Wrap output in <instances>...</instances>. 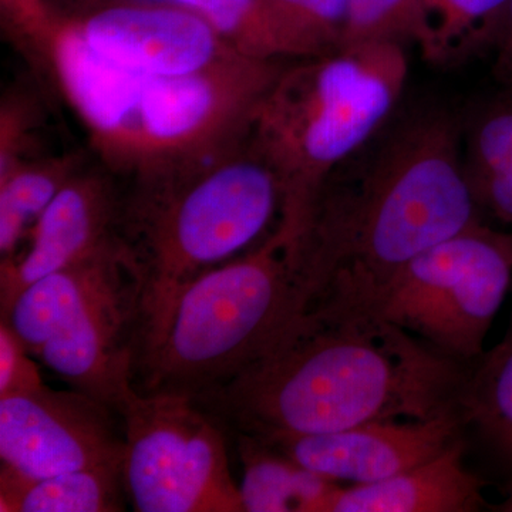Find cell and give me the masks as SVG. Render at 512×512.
<instances>
[{"label":"cell","mask_w":512,"mask_h":512,"mask_svg":"<svg viewBox=\"0 0 512 512\" xmlns=\"http://www.w3.org/2000/svg\"><path fill=\"white\" fill-rule=\"evenodd\" d=\"M369 143L330 175L299 238L308 311L370 312L407 262L483 221L451 114H417Z\"/></svg>","instance_id":"7a4b0ae2"},{"label":"cell","mask_w":512,"mask_h":512,"mask_svg":"<svg viewBox=\"0 0 512 512\" xmlns=\"http://www.w3.org/2000/svg\"><path fill=\"white\" fill-rule=\"evenodd\" d=\"M460 414L430 420H377L332 433L266 441L313 473L342 485L386 480L464 439ZM261 440V439H259Z\"/></svg>","instance_id":"4fadbf2b"},{"label":"cell","mask_w":512,"mask_h":512,"mask_svg":"<svg viewBox=\"0 0 512 512\" xmlns=\"http://www.w3.org/2000/svg\"><path fill=\"white\" fill-rule=\"evenodd\" d=\"M463 165L481 214L512 225V94L477 114L467 131Z\"/></svg>","instance_id":"ac0fdd59"},{"label":"cell","mask_w":512,"mask_h":512,"mask_svg":"<svg viewBox=\"0 0 512 512\" xmlns=\"http://www.w3.org/2000/svg\"><path fill=\"white\" fill-rule=\"evenodd\" d=\"M39 367L9 323L0 320V396L42 386Z\"/></svg>","instance_id":"484cf974"},{"label":"cell","mask_w":512,"mask_h":512,"mask_svg":"<svg viewBox=\"0 0 512 512\" xmlns=\"http://www.w3.org/2000/svg\"><path fill=\"white\" fill-rule=\"evenodd\" d=\"M308 305L299 235L278 222L258 247L181 293L134 387L192 399L220 386L274 348Z\"/></svg>","instance_id":"8992f818"},{"label":"cell","mask_w":512,"mask_h":512,"mask_svg":"<svg viewBox=\"0 0 512 512\" xmlns=\"http://www.w3.org/2000/svg\"><path fill=\"white\" fill-rule=\"evenodd\" d=\"M510 0H426L431 43L426 60L453 63L497 47Z\"/></svg>","instance_id":"ffe728a7"},{"label":"cell","mask_w":512,"mask_h":512,"mask_svg":"<svg viewBox=\"0 0 512 512\" xmlns=\"http://www.w3.org/2000/svg\"><path fill=\"white\" fill-rule=\"evenodd\" d=\"M194 10L229 47L261 60L292 59L266 0H173Z\"/></svg>","instance_id":"44dd1931"},{"label":"cell","mask_w":512,"mask_h":512,"mask_svg":"<svg viewBox=\"0 0 512 512\" xmlns=\"http://www.w3.org/2000/svg\"><path fill=\"white\" fill-rule=\"evenodd\" d=\"M35 113L29 101L18 96H8L0 107V175L16 165L36 158L33 153Z\"/></svg>","instance_id":"d4e9b609"},{"label":"cell","mask_w":512,"mask_h":512,"mask_svg":"<svg viewBox=\"0 0 512 512\" xmlns=\"http://www.w3.org/2000/svg\"><path fill=\"white\" fill-rule=\"evenodd\" d=\"M84 164L82 154L40 156L0 175V261L18 254L57 192Z\"/></svg>","instance_id":"d6986e66"},{"label":"cell","mask_w":512,"mask_h":512,"mask_svg":"<svg viewBox=\"0 0 512 512\" xmlns=\"http://www.w3.org/2000/svg\"><path fill=\"white\" fill-rule=\"evenodd\" d=\"M123 477L137 512H245L227 431L190 397L133 392L120 410Z\"/></svg>","instance_id":"9c48e42d"},{"label":"cell","mask_w":512,"mask_h":512,"mask_svg":"<svg viewBox=\"0 0 512 512\" xmlns=\"http://www.w3.org/2000/svg\"><path fill=\"white\" fill-rule=\"evenodd\" d=\"M124 180L103 164H84L57 192L13 258L0 261V312L43 276L119 237Z\"/></svg>","instance_id":"7c38bea8"},{"label":"cell","mask_w":512,"mask_h":512,"mask_svg":"<svg viewBox=\"0 0 512 512\" xmlns=\"http://www.w3.org/2000/svg\"><path fill=\"white\" fill-rule=\"evenodd\" d=\"M458 441L429 461L365 485H343L333 512H478L487 507L485 483L464 463Z\"/></svg>","instance_id":"5bb4252c"},{"label":"cell","mask_w":512,"mask_h":512,"mask_svg":"<svg viewBox=\"0 0 512 512\" xmlns=\"http://www.w3.org/2000/svg\"><path fill=\"white\" fill-rule=\"evenodd\" d=\"M511 279L512 234L480 221L407 262L370 312L470 365L484 353Z\"/></svg>","instance_id":"ba28073f"},{"label":"cell","mask_w":512,"mask_h":512,"mask_svg":"<svg viewBox=\"0 0 512 512\" xmlns=\"http://www.w3.org/2000/svg\"><path fill=\"white\" fill-rule=\"evenodd\" d=\"M407 74L403 45L393 42L342 47L279 74L248 138L278 175L282 225L303 231L330 175L392 114Z\"/></svg>","instance_id":"5b68a950"},{"label":"cell","mask_w":512,"mask_h":512,"mask_svg":"<svg viewBox=\"0 0 512 512\" xmlns=\"http://www.w3.org/2000/svg\"><path fill=\"white\" fill-rule=\"evenodd\" d=\"M281 210L278 175L248 136L183 167L124 180L119 237L136 259L143 285L138 366L160 339L181 293L258 247L278 225Z\"/></svg>","instance_id":"277c9868"},{"label":"cell","mask_w":512,"mask_h":512,"mask_svg":"<svg viewBox=\"0 0 512 512\" xmlns=\"http://www.w3.org/2000/svg\"><path fill=\"white\" fill-rule=\"evenodd\" d=\"M460 414L512 477V323L500 343L468 365Z\"/></svg>","instance_id":"e0dca14e"},{"label":"cell","mask_w":512,"mask_h":512,"mask_svg":"<svg viewBox=\"0 0 512 512\" xmlns=\"http://www.w3.org/2000/svg\"><path fill=\"white\" fill-rule=\"evenodd\" d=\"M467 372L376 313L315 309L261 359L191 400L229 437L274 441L460 414Z\"/></svg>","instance_id":"6da1fadb"},{"label":"cell","mask_w":512,"mask_h":512,"mask_svg":"<svg viewBox=\"0 0 512 512\" xmlns=\"http://www.w3.org/2000/svg\"><path fill=\"white\" fill-rule=\"evenodd\" d=\"M242 466L239 483L245 512H333L343 485L313 473L255 437H229Z\"/></svg>","instance_id":"9a60e30c"},{"label":"cell","mask_w":512,"mask_h":512,"mask_svg":"<svg viewBox=\"0 0 512 512\" xmlns=\"http://www.w3.org/2000/svg\"><path fill=\"white\" fill-rule=\"evenodd\" d=\"M13 319L33 356L120 416L136 392L143 329L141 275L123 239L33 282Z\"/></svg>","instance_id":"52a82bcc"},{"label":"cell","mask_w":512,"mask_h":512,"mask_svg":"<svg viewBox=\"0 0 512 512\" xmlns=\"http://www.w3.org/2000/svg\"><path fill=\"white\" fill-rule=\"evenodd\" d=\"M126 498L123 461L36 480L0 467L2 512H117Z\"/></svg>","instance_id":"2e32d148"},{"label":"cell","mask_w":512,"mask_h":512,"mask_svg":"<svg viewBox=\"0 0 512 512\" xmlns=\"http://www.w3.org/2000/svg\"><path fill=\"white\" fill-rule=\"evenodd\" d=\"M121 417L79 390L45 383L0 396V467L25 478L120 463Z\"/></svg>","instance_id":"30bf717a"},{"label":"cell","mask_w":512,"mask_h":512,"mask_svg":"<svg viewBox=\"0 0 512 512\" xmlns=\"http://www.w3.org/2000/svg\"><path fill=\"white\" fill-rule=\"evenodd\" d=\"M504 498L501 503L494 505L493 510L498 512H512V477L504 487Z\"/></svg>","instance_id":"83f0119b"},{"label":"cell","mask_w":512,"mask_h":512,"mask_svg":"<svg viewBox=\"0 0 512 512\" xmlns=\"http://www.w3.org/2000/svg\"><path fill=\"white\" fill-rule=\"evenodd\" d=\"M497 50V67L500 76H511L512 74V0L508 5L507 16H505V23L503 33H501L498 45L495 47Z\"/></svg>","instance_id":"4316f807"},{"label":"cell","mask_w":512,"mask_h":512,"mask_svg":"<svg viewBox=\"0 0 512 512\" xmlns=\"http://www.w3.org/2000/svg\"><path fill=\"white\" fill-rule=\"evenodd\" d=\"M3 28L40 66L52 69L53 47L62 16L49 0H0Z\"/></svg>","instance_id":"cb8c5ba5"},{"label":"cell","mask_w":512,"mask_h":512,"mask_svg":"<svg viewBox=\"0 0 512 512\" xmlns=\"http://www.w3.org/2000/svg\"><path fill=\"white\" fill-rule=\"evenodd\" d=\"M373 42L416 43L426 59L431 43L426 0H348L342 47Z\"/></svg>","instance_id":"7402d4cb"},{"label":"cell","mask_w":512,"mask_h":512,"mask_svg":"<svg viewBox=\"0 0 512 512\" xmlns=\"http://www.w3.org/2000/svg\"><path fill=\"white\" fill-rule=\"evenodd\" d=\"M284 60L234 52L201 72L147 76L101 59L62 18L52 74L94 154L123 180L174 170L244 140Z\"/></svg>","instance_id":"3957f363"},{"label":"cell","mask_w":512,"mask_h":512,"mask_svg":"<svg viewBox=\"0 0 512 512\" xmlns=\"http://www.w3.org/2000/svg\"><path fill=\"white\" fill-rule=\"evenodd\" d=\"M505 83H507L508 86V94H512V74L511 76L505 77L503 79Z\"/></svg>","instance_id":"f1b7e54d"},{"label":"cell","mask_w":512,"mask_h":512,"mask_svg":"<svg viewBox=\"0 0 512 512\" xmlns=\"http://www.w3.org/2000/svg\"><path fill=\"white\" fill-rule=\"evenodd\" d=\"M292 59L338 52L348 18V0H266Z\"/></svg>","instance_id":"603a6c76"},{"label":"cell","mask_w":512,"mask_h":512,"mask_svg":"<svg viewBox=\"0 0 512 512\" xmlns=\"http://www.w3.org/2000/svg\"><path fill=\"white\" fill-rule=\"evenodd\" d=\"M63 18L93 53L131 73L184 76L235 52L198 13L173 0H104Z\"/></svg>","instance_id":"8fae6325"}]
</instances>
